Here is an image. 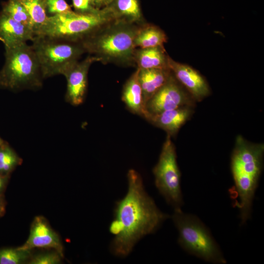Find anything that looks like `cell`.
I'll use <instances>...</instances> for the list:
<instances>
[{
  "mask_svg": "<svg viewBox=\"0 0 264 264\" xmlns=\"http://www.w3.org/2000/svg\"><path fill=\"white\" fill-rule=\"evenodd\" d=\"M2 12L33 30L30 18L20 0H8L3 4Z\"/></svg>",
  "mask_w": 264,
  "mask_h": 264,
  "instance_id": "cell-21",
  "label": "cell"
},
{
  "mask_svg": "<svg viewBox=\"0 0 264 264\" xmlns=\"http://www.w3.org/2000/svg\"><path fill=\"white\" fill-rule=\"evenodd\" d=\"M22 163V159L7 143L0 146V174L9 176Z\"/></svg>",
  "mask_w": 264,
  "mask_h": 264,
  "instance_id": "cell-20",
  "label": "cell"
},
{
  "mask_svg": "<svg viewBox=\"0 0 264 264\" xmlns=\"http://www.w3.org/2000/svg\"><path fill=\"white\" fill-rule=\"evenodd\" d=\"M18 248L23 250L35 248L53 249L64 257V248L59 235L42 216L34 218L27 240Z\"/></svg>",
  "mask_w": 264,
  "mask_h": 264,
  "instance_id": "cell-11",
  "label": "cell"
},
{
  "mask_svg": "<svg viewBox=\"0 0 264 264\" xmlns=\"http://www.w3.org/2000/svg\"><path fill=\"white\" fill-rule=\"evenodd\" d=\"M8 179V176H4L0 174V194L5 188L7 181Z\"/></svg>",
  "mask_w": 264,
  "mask_h": 264,
  "instance_id": "cell-27",
  "label": "cell"
},
{
  "mask_svg": "<svg viewBox=\"0 0 264 264\" xmlns=\"http://www.w3.org/2000/svg\"><path fill=\"white\" fill-rule=\"evenodd\" d=\"M72 2L74 11L78 13H93L100 10L94 7L91 0H72Z\"/></svg>",
  "mask_w": 264,
  "mask_h": 264,
  "instance_id": "cell-25",
  "label": "cell"
},
{
  "mask_svg": "<svg viewBox=\"0 0 264 264\" xmlns=\"http://www.w3.org/2000/svg\"><path fill=\"white\" fill-rule=\"evenodd\" d=\"M153 172L155 186L167 202L174 209L181 208L183 203L181 175L177 163L176 148L169 135L166 136Z\"/></svg>",
  "mask_w": 264,
  "mask_h": 264,
  "instance_id": "cell-7",
  "label": "cell"
},
{
  "mask_svg": "<svg viewBox=\"0 0 264 264\" xmlns=\"http://www.w3.org/2000/svg\"><path fill=\"white\" fill-rule=\"evenodd\" d=\"M30 18L35 35L47 19L46 0H20Z\"/></svg>",
  "mask_w": 264,
  "mask_h": 264,
  "instance_id": "cell-19",
  "label": "cell"
},
{
  "mask_svg": "<svg viewBox=\"0 0 264 264\" xmlns=\"http://www.w3.org/2000/svg\"><path fill=\"white\" fill-rule=\"evenodd\" d=\"M62 257L56 251L37 255L31 257L27 262L28 264H59Z\"/></svg>",
  "mask_w": 264,
  "mask_h": 264,
  "instance_id": "cell-23",
  "label": "cell"
},
{
  "mask_svg": "<svg viewBox=\"0 0 264 264\" xmlns=\"http://www.w3.org/2000/svg\"><path fill=\"white\" fill-rule=\"evenodd\" d=\"M128 188L125 197L116 202L110 232L114 236L110 250L124 258L145 236L155 232L169 218L161 212L146 192L140 175L130 169L127 174Z\"/></svg>",
  "mask_w": 264,
  "mask_h": 264,
  "instance_id": "cell-1",
  "label": "cell"
},
{
  "mask_svg": "<svg viewBox=\"0 0 264 264\" xmlns=\"http://www.w3.org/2000/svg\"><path fill=\"white\" fill-rule=\"evenodd\" d=\"M31 250L15 248L0 249V264H22L27 263L31 258Z\"/></svg>",
  "mask_w": 264,
  "mask_h": 264,
  "instance_id": "cell-22",
  "label": "cell"
},
{
  "mask_svg": "<svg viewBox=\"0 0 264 264\" xmlns=\"http://www.w3.org/2000/svg\"><path fill=\"white\" fill-rule=\"evenodd\" d=\"M43 79L31 45L24 43L6 49L5 64L0 71V87L15 91L35 90L41 88Z\"/></svg>",
  "mask_w": 264,
  "mask_h": 264,
  "instance_id": "cell-4",
  "label": "cell"
},
{
  "mask_svg": "<svg viewBox=\"0 0 264 264\" xmlns=\"http://www.w3.org/2000/svg\"><path fill=\"white\" fill-rule=\"evenodd\" d=\"M106 7L116 20L138 25L146 22L139 0H112Z\"/></svg>",
  "mask_w": 264,
  "mask_h": 264,
  "instance_id": "cell-14",
  "label": "cell"
},
{
  "mask_svg": "<svg viewBox=\"0 0 264 264\" xmlns=\"http://www.w3.org/2000/svg\"><path fill=\"white\" fill-rule=\"evenodd\" d=\"M168 67L196 102L201 101L210 94V88L207 81L192 66L176 62L169 56Z\"/></svg>",
  "mask_w": 264,
  "mask_h": 264,
  "instance_id": "cell-10",
  "label": "cell"
},
{
  "mask_svg": "<svg viewBox=\"0 0 264 264\" xmlns=\"http://www.w3.org/2000/svg\"><path fill=\"white\" fill-rule=\"evenodd\" d=\"M5 200L2 194H0V217L2 216L5 212Z\"/></svg>",
  "mask_w": 264,
  "mask_h": 264,
  "instance_id": "cell-28",
  "label": "cell"
},
{
  "mask_svg": "<svg viewBox=\"0 0 264 264\" xmlns=\"http://www.w3.org/2000/svg\"><path fill=\"white\" fill-rule=\"evenodd\" d=\"M94 8L97 9H102L107 7L112 0H91Z\"/></svg>",
  "mask_w": 264,
  "mask_h": 264,
  "instance_id": "cell-26",
  "label": "cell"
},
{
  "mask_svg": "<svg viewBox=\"0 0 264 264\" xmlns=\"http://www.w3.org/2000/svg\"><path fill=\"white\" fill-rule=\"evenodd\" d=\"M169 57L164 46L136 48L134 61L139 69L169 68Z\"/></svg>",
  "mask_w": 264,
  "mask_h": 264,
  "instance_id": "cell-16",
  "label": "cell"
},
{
  "mask_svg": "<svg viewBox=\"0 0 264 264\" xmlns=\"http://www.w3.org/2000/svg\"><path fill=\"white\" fill-rule=\"evenodd\" d=\"M172 219L178 232V243L185 251L208 262L226 263L210 232L198 218L177 208Z\"/></svg>",
  "mask_w": 264,
  "mask_h": 264,
  "instance_id": "cell-5",
  "label": "cell"
},
{
  "mask_svg": "<svg viewBox=\"0 0 264 264\" xmlns=\"http://www.w3.org/2000/svg\"><path fill=\"white\" fill-rule=\"evenodd\" d=\"M114 20L115 19L107 7L90 14H81L72 10L48 16L45 23L35 36L81 42Z\"/></svg>",
  "mask_w": 264,
  "mask_h": 264,
  "instance_id": "cell-3",
  "label": "cell"
},
{
  "mask_svg": "<svg viewBox=\"0 0 264 264\" xmlns=\"http://www.w3.org/2000/svg\"><path fill=\"white\" fill-rule=\"evenodd\" d=\"M6 142L2 140V139L0 137V146H1L3 144H4Z\"/></svg>",
  "mask_w": 264,
  "mask_h": 264,
  "instance_id": "cell-29",
  "label": "cell"
},
{
  "mask_svg": "<svg viewBox=\"0 0 264 264\" xmlns=\"http://www.w3.org/2000/svg\"><path fill=\"white\" fill-rule=\"evenodd\" d=\"M35 34L29 27L20 23L1 12L0 14V40L5 48H10L28 41H32Z\"/></svg>",
  "mask_w": 264,
  "mask_h": 264,
  "instance_id": "cell-12",
  "label": "cell"
},
{
  "mask_svg": "<svg viewBox=\"0 0 264 264\" xmlns=\"http://www.w3.org/2000/svg\"><path fill=\"white\" fill-rule=\"evenodd\" d=\"M138 72L139 68H137L125 83L122 92V100L132 113L143 117L144 103Z\"/></svg>",
  "mask_w": 264,
  "mask_h": 264,
  "instance_id": "cell-17",
  "label": "cell"
},
{
  "mask_svg": "<svg viewBox=\"0 0 264 264\" xmlns=\"http://www.w3.org/2000/svg\"><path fill=\"white\" fill-rule=\"evenodd\" d=\"M194 111V107H184L163 111L147 120L172 137L191 118Z\"/></svg>",
  "mask_w": 264,
  "mask_h": 264,
  "instance_id": "cell-13",
  "label": "cell"
},
{
  "mask_svg": "<svg viewBox=\"0 0 264 264\" xmlns=\"http://www.w3.org/2000/svg\"><path fill=\"white\" fill-rule=\"evenodd\" d=\"M31 42L44 79L64 75L86 53L81 42L43 36H35Z\"/></svg>",
  "mask_w": 264,
  "mask_h": 264,
  "instance_id": "cell-6",
  "label": "cell"
},
{
  "mask_svg": "<svg viewBox=\"0 0 264 264\" xmlns=\"http://www.w3.org/2000/svg\"><path fill=\"white\" fill-rule=\"evenodd\" d=\"M140 25L115 20L81 43L86 53L103 64L135 66L134 41Z\"/></svg>",
  "mask_w": 264,
  "mask_h": 264,
  "instance_id": "cell-2",
  "label": "cell"
},
{
  "mask_svg": "<svg viewBox=\"0 0 264 264\" xmlns=\"http://www.w3.org/2000/svg\"><path fill=\"white\" fill-rule=\"evenodd\" d=\"M196 101L171 72L165 84L145 103L143 117L147 120L163 111L195 107Z\"/></svg>",
  "mask_w": 264,
  "mask_h": 264,
  "instance_id": "cell-8",
  "label": "cell"
},
{
  "mask_svg": "<svg viewBox=\"0 0 264 264\" xmlns=\"http://www.w3.org/2000/svg\"><path fill=\"white\" fill-rule=\"evenodd\" d=\"M167 40V36L162 29L146 22L140 26L134 44L136 48H145L164 46Z\"/></svg>",
  "mask_w": 264,
  "mask_h": 264,
  "instance_id": "cell-18",
  "label": "cell"
},
{
  "mask_svg": "<svg viewBox=\"0 0 264 264\" xmlns=\"http://www.w3.org/2000/svg\"><path fill=\"white\" fill-rule=\"evenodd\" d=\"M98 62L95 57L88 55L84 60L79 61L64 75L66 80L65 101L74 106L82 104L88 89V75L91 64Z\"/></svg>",
  "mask_w": 264,
  "mask_h": 264,
  "instance_id": "cell-9",
  "label": "cell"
},
{
  "mask_svg": "<svg viewBox=\"0 0 264 264\" xmlns=\"http://www.w3.org/2000/svg\"><path fill=\"white\" fill-rule=\"evenodd\" d=\"M46 12L54 16L72 11L66 0H46Z\"/></svg>",
  "mask_w": 264,
  "mask_h": 264,
  "instance_id": "cell-24",
  "label": "cell"
},
{
  "mask_svg": "<svg viewBox=\"0 0 264 264\" xmlns=\"http://www.w3.org/2000/svg\"><path fill=\"white\" fill-rule=\"evenodd\" d=\"M169 68L139 69L144 107L146 102L165 84L170 75Z\"/></svg>",
  "mask_w": 264,
  "mask_h": 264,
  "instance_id": "cell-15",
  "label": "cell"
}]
</instances>
